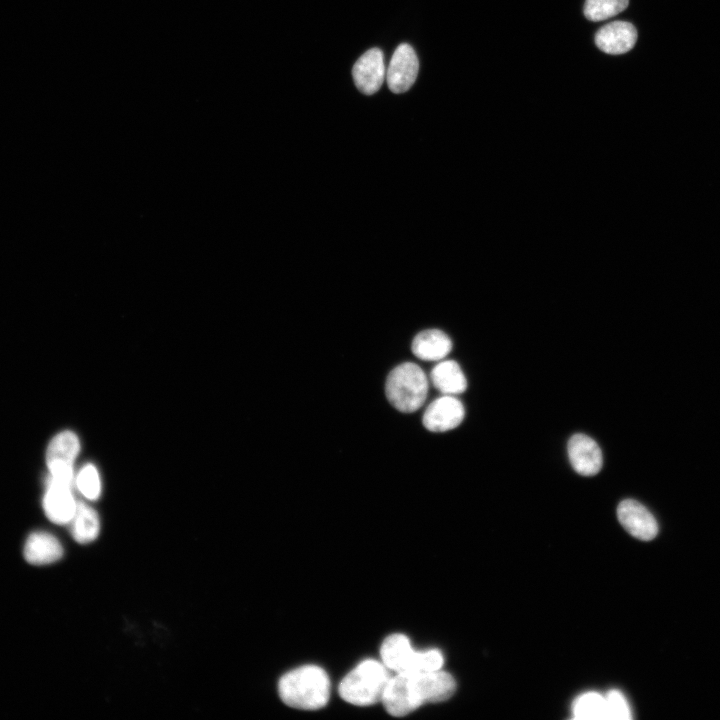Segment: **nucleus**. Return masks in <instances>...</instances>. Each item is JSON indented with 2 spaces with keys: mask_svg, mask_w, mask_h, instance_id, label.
<instances>
[{
  "mask_svg": "<svg viewBox=\"0 0 720 720\" xmlns=\"http://www.w3.org/2000/svg\"><path fill=\"white\" fill-rule=\"evenodd\" d=\"M278 692L287 706L300 710H318L330 697V680L324 669L304 665L285 673L279 680Z\"/></svg>",
  "mask_w": 720,
  "mask_h": 720,
  "instance_id": "f03ea898",
  "label": "nucleus"
},
{
  "mask_svg": "<svg viewBox=\"0 0 720 720\" xmlns=\"http://www.w3.org/2000/svg\"><path fill=\"white\" fill-rule=\"evenodd\" d=\"M605 719L628 720L631 719V709L625 696L617 689L610 690L605 696Z\"/></svg>",
  "mask_w": 720,
  "mask_h": 720,
  "instance_id": "412c9836",
  "label": "nucleus"
},
{
  "mask_svg": "<svg viewBox=\"0 0 720 720\" xmlns=\"http://www.w3.org/2000/svg\"><path fill=\"white\" fill-rule=\"evenodd\" d=\"M455 690V679L441 669L396 673L391 677L381 702L390 715L403 717L424 703L449 699Z\"/></svg>",
  "mask_w": 720,
  "mask_h": 720,
  "instance_id": "f257e3e1",
  "label": "nucleus"
},
{
  "mask_svg": "<svg viewBox=\"0 0 720 720\" xmlns=\"http://www.w3.org/2000/svg\"><path fill=\"white\" fill-rule=\"evenodd\" d=\"M464 415L465 409L462 402L454 395H444L428 405L422 422L429 431L445 432L459 426Z\"/></svg>",
  "mask_w": 720,
  "mask_h": 720,
  "instance_id": "6e6552de",
  "label": "nucleus"
},
{
  "mask_svg": "<svg viewBox=\"0 0 720 720\" xmlns=\"http://www.w3.org/2000/svg\"><path fill=\"white\" fill-rule=\"evenodd\" d=\"M380 656L385 666L396 673L435 671L444 663L440 650L415 651L408 637L400 633L384 639Z\"/></svg>",
  "mask_w": 720,
  "mask_h": 720,
  "instance_id": "20e7f679",
  "label": "nucleus"
},
{
  "mask_svg": "<svg viewBox=\"0 0 720 720\" xmlns=\"http://www.w3.org/2000/svg\"><path fill=\"white\" fill-rule=\"evenodd\" d=\"M63 555L60 542L46 532H34L26 540L24 556L33 565H47L58 561Z\"/></svg>",
  "mask_w": 720,
  "mask_h": 720,
  "instance_id": "4468645a",
  "label": "nucleus"
},
{
  "mask_svg": "<svg viewBox=\"0 0 720 720\" xmlns=\"http://www.w3.org/2000/svg\"><path fill=\"white\" fill-rule=\"evenodd\" d=\"M605 706V696L597 692L584 693L573 701V717L584 720L605 719Z\"/></svg>",
  "mask_w": 720,
  "mask_h": 720,
  "instance_id": "a211bd4d",
  "label": "nucleus"
},
{
  "mask_svg": "<svg viewBox=\"0 0 720 720\" xmlns=\"http://www.w3.org/2000/svg\"><path fill=\"white\" fill-rule=\"evenodd\" d=\"M419 61L414 49L407 43L400 44L394 51L386 71V81L394 93L409 90L418 75Z\"/></svg>",
  "mask_w": 720,
  "mask_h": 720,
  "instance_id": "0eeeda50",
  "label": "nucleus"
},
{
  "mask_svg": "<svg viewBox=\"0 0 720 720\" xmlns=\"http://www.w3.org/2000/svg\"><path fill=\"white\" fill-rule=\"evenodd\" d=\"M72 487L47 478L43 496V509L46 516L56 524L70 523L77 507Z\"/></svg>",
  "mask_w": 720,
  "mask_h": 720,
  "instance_id": "9b49d317",
  "label": "nucleus"
},
{
  "mask_svg": "<svg viewBox=\"0 0 720 720\" xmlns=\"http://www.w3.org/2000/svg\"><path fill=\"white\" fill-rule=\"evenodd\" d=\"M383 662L366 659L352 669L339 684V695L356 706H370L382 701L391 679Z\"/></svg>",
  "mask_w": 720,
  "mask_h": 720,
  "instance_id": "7ed1b4c3",
  "label": "nucleus"
},
{
  "mask_svg": "<svg viewBox=\"0 0 720 720\" xmlns=\"http://www.w3.org/2000/svg\"><path fill=\"white\" fill-rule=\"evenodd\" d=\"M411 348L413 354L421 360L438 361L449 354L452 342L443 331L428 329L414 337Z\"/></svg>",
  "mask_w": 720,
  "mask_h": 720,
  "instance_id": "2eb2a0df",
  "label": "nucleus"
},
{
  "mask_svg": "<svg viewBox=\"0 0 720 720\" xmlns=\"http://www.w3.org/2000/svg\"><path fill=\"white\" fill-rule=\"evenodd\" d=\"M72 536L80 544L90 543L99 534L100 522L97 512L89 505L78 502L71 520Z\"/></svg>",
  "mask_w": 720,
  "mask_h": 720,
  "instance_id": "f3484780",
  "label": "nucleus"
},
{
  "mask_svg": "<svg viewBox=\"0 0 720 720\" xmlns=\"http://www.w3.org/2000/svg\"><path fill=\"white\" fill-rule=\"evenodd\" d=\"M568 457L580 475L593 476L602 468L603 456L595 440L585 434H574L568 441Z\"/></svg>",
  "mask_w": 720,
  "mask_h": 720,
  "instance_id": "f8f14e48",
  "label": "nucleus"
},
{
  "mask_svg": "<svg viewBox=\"0 0 720 720\" xmlns=\"http://www.w3.org/2000/svg\"><path fill=\"white\" fill-rule=\"evenodd\" d=\"M385 391L392 406L401 412L411 413L423 405L427 397L428 380L418 365L406 362L388 374Z\"/></svg>",
  "mask_w": 720,
  "mask_h": 720,
  "instance_id": "39448f33",
  "label": "nucleus"
},
{
  "mask_svg": "<svg viewBox=\"0 0 720 720\" xmlns=\"http://www.w3.org/2000/svg\"><path fill=\"white\" fill-rule=\"evenodd\" d=\"M432 384L444 395H456L467 388L466 377L459 364L453 360L439 362L431 371Z\"/></svg>",
  "mask_w": 720,
  "mask_h": 720,
  "instance_id": "dca6fc26",
  "label": "nucleus"
},
{
  "mask_svg": "<svg viewBox=\"0 0 720 720\" xmlns=\"http://www.w3.org/2000/svg\"><path fill=\"white\" fill-rule=\"evenodd\" d=\"M352 75L356 87L366 95L376 93L386 78L383 52L371 48L355 62Z\"/></svg>",
  "mask_w": 720,
  "mask_h": 720,
  "instance_id": "9d476101",
  "label": "nucleus"
},
{
  "mask_svg": "<svg viewBox=\"0 0 720 720\" xmlns=\"http://www.w3.org/2000/svg\"><path fill=\"white\" fill-rule=\"evenodd\" d=\"M617 517L624 529L637 539L649 541L658 533V524L651 512L633 499L621 501Z\"/></svg>",
  "mask_w": 720,
  "mask_h": 720,
  "instance_id": "1a4fd4ad",
  "label": "nucleus"
},
{
  "mask_svg": "<svg viewBox=\"0 0 720 720\" xmlns=\"http://www.w3.org/2000/svg\"><path fill=\"white\" fill-rule=\"evenodd\" d=\"M75 483L86 499L94 501L100 497L101 479L98 469L93 464L87 463L79 470Z\"/></svg>",
  "mask_w": 720,
  "mask_h": 720,
  "instance_id": "aec40b11",
  "label": "nucleus"
},
{
  "mask_svg": "<svg viewBox=\"0 0 720 720\" xmlns=\"http://www.w3.org/2000/svg\"><path fill=\"white\" fill-rule=\"evenodd\" d=\"M637 40L636 28L628 22L616 21L598 30L595 35L597 47L605 53L619 55L631 50Z\"/></svg>",
  "mask_w": 720,
  "mask_h": 720,
  "instance_id": "ddd939ff",
  "label": "nucleus"
},
{
  "mask_svg": "<svg viewBox=\"0 0 720 720\" xmlns=\"http://www.w3.org/2000/svg\"><path fill=\"white\" fill-rule=\"evenodd\" d=\"M629 0H586L584 15L591 21H601L624 11Z\"/></svg>",
  "mask_w": 720,
  "mask_h": 720,
  "instance_id": "6ab92c4d",
  "label": "nucleus"
},
{
  "mask_svg": "<svg viewBox=\"0 0 720 720\" xmlns=\"http://www.w3.org/2000/svg\"><path fill=\"white\" fill-rule=\"evenodd\" d=\"M79 452L80 440L73 431L64 430L57 433L46 449L48 478L73 486L75 482L73 464Z\"/></svg>",
  "mask_w": 720,
  "mask_h": 720,
  "instance_id": "423d86ee",
  "label": "nucleus"
}]
</instances>
